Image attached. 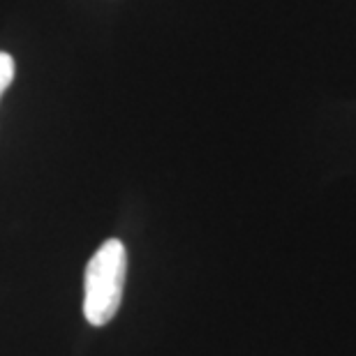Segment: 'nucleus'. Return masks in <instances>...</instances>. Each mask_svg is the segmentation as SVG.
<instances>
[{"instance_id": "f257e3e1", "label": "nucleus", "mask_w": 356, "mask_h": 356, "mask_svg": "<svg viewBox=\"0 0 356 356\" xmlns=\"http://www.w3.org/2000/svg\"><path fill=\"white\" fill-rule=\"evenodd\" d=\"M127 252L118 238L104 241L83 273V315L92 326L109 324L123 301Z\"/></svg>"}, {"instance_id": "f03ea898", "label": "nucleus", "mask_w": 356, "mask_h": 356, "mask_svg": "<svg viewBox=\"0 0 356 356\" xmlns=\"http://www.w3.org/2000/svg\"><path fill=\"white\" fill-rule=\"evenodd\" d=\"M14 81V58L10 54L0 51V95Z\"/></svg>"}]
</instances>
